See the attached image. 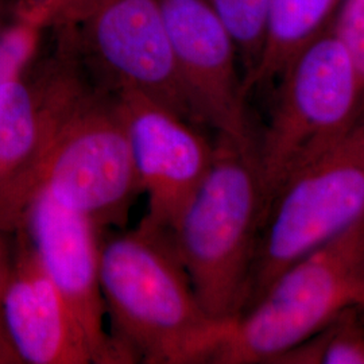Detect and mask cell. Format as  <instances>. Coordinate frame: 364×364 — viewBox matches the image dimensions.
<instances>
[{
	"label": "cell",
	"instance_id": "11",
	"mask_svg": "<svg viewBox=\"0 0 364 364\" xmlns=\"http://www.w3.org/2000/svg\"><path fill=\"white\" fill-rule=\"evenodd\" d=\"M23 228L45 273L77 321L93 363H124L105 326L100 228L46 195L36 198Z\"/></svg>",
	"mask_w": 364,
	"mask_h": 364
},
{
	"label": "cell",
	"instance_id": "9",
	"mask_svg": "<svg viewBox=\"0 0 364 364\" xmlns=\"http://www.w3.org/2000/svg\"><path fill=\"white\" fill-rule=\"evenodd\" d=\"M114 95L138 186L147 197L139 225L169 232L210 169L216 142H209L197 124L141 92L122 90Z\"/></svg>",
	"mask_w": 364,
	"mask_h": 364
},
{
	"label": "cell",
	"instance_id": "12",
	"mask_svg": "<svg viewBox=\"0 0 364 364\" xmlns=\"http://www.w3.org/2000/svg\"><path fill=\"white\" fill-rule=\"evenodd\" d=\"M16 234L0 275V312L22 363H93L77 321L45 273L26 230Z\"/></svg>",
	"mask_w": 364,
	"mask_h": 364
},
{
	"label": "cell",
	"instance_id": "14",
	"mask_svg": "<svg viewBox=\"0 0 364 364\" xmlns=\"http://www.w3.org/2000/svg\"><path fill=\"white\" fill-rule=\"evenodd\" d=\"M277 363L364 364V324L356 308L341 313L317 333L282 355Z\"/></svg>",
	"mask_w": 364,
	"mask_h": 364
},
{
	"label": "cell",
	"instance_id": "4",
	"mask_svg": "<svg viewBox=\"0 0 364 364\" xmlns=\"http://www.w3.org/2000/svg\"><path fill=\"white\" fill-rule=\"evenodd\" d=\"M277 82L267 127L255 142L264 213L287 182L336 144L364 108L359 73L331 27Z\"/></svg>",
	"mask_w": 364,
	"mask_h": 364
},
{
	"label": "cell",
	"instance_id": "8",
	"mask_svg": "<svg viewBox=\"0 0 364 364\" xmlns=\"http://www.w3.org/2000/svg\"><path fill=\"white\" fill-rule=\"evenodd\" d=\"M73 30L80 57L103 88L141 92L197 124L161 0H95Z\"/></svg>",
	"mask_w": 364,
	"mask_h": 364
},
{
	"label": "cell",
	"instance_id": "16",
	"mask_svg": "<svg viewBox=\"0 0 364 364\" xmlns=\"http://www.w3.org/2000/svg\"><path fill=\"white\" fill-rule=\"evenodd\" d=\"M95 0H26L19 7V16L38 26L76 27L84 21Z\"/></svg>",
	"mask_w": 364,
	"mask_h": 364
},
{
	"label": "cell",
	"instance_id": "17",
	"mask_svg": "<svg viewBox=\"0 0 364 364\" xmlns=\"http://www.w3.org/2000/svg\"><path fill=\"white\" fill-rule=\"evenodd\" d=\"M331 28L350 53L364 90V0H341Z\"/></svg>",
	"mask_w": 364,
	"mask_h": 364
},
{
	"label": "cell",
	"instance_id": "7",
	"mask_svg": "<svg viewBox=\"0 0 364 364\" xmlns=\"http://www.w3.org/2000/svg\"><path fill=\"white\" fill-rule=\"evenodd\" d=\"M33 197H52L100 230L126 220L141 192L115 95L96 87L66 117L39 156Z\"/></svg>",
	"mask_w": 364,
	"mask_h": 364
},
{
	"label": "cell",
	"instance_id": "10",
	"mask_svg": "<svg viewBox=\"0 0 364 364\" xmlns=\"http://www.w3.org/2000/svg\"><path fill=\"white\" fill-rule=\"evenodd\" d=\"M171 50L197 124L218 139L255 144L234 39L203 0H161Z\"/></svg>",
	"mask_w": 364,
	"mask_h": 364
},
{
	"label": "cell",
	"instance_id": "3",
	"mask_svg": "<svg viewBox=\"0 0 364 364\" xmlns=\"http://www.w3.org/2000/svg\"><path fill=\"white\" fill-rule=\"evenodd\" d=\"M351 308H364V218L278 274L228 323L209 363H277Z\"/></svg>",
	"mask_w": 364,
	"mask_h": 364
},
{
	"label": "cell",
	"instance_id": "5",
	"mask_svg": "<svg viewBox=\"0 0 364 364\" xmlns=\"http://www.w3.org/2000/svg\"><path fill=\"white\" fill-rule=\"evenodd\" d=\"M363 218L364 108L350 130L270 203L245 311L289 264Z\"/></svg>",
	"mask_w": 364,
	"mask_h": 364
},
{
	"label": "cell",
	"instance_id": "2",
	"mask_svg": "<svg viewBox=\"0 0 364 364\" xmlns=\"http://www.w3.org/2000/svg\"><path fill=\"white\" fill-rule=\"evenodd\" d=\"M263 218L255 144L218 139L210 169L169 230L197 299L218 321L247 306Z\"/></svg>",
	"mask_w": 364,
	"mask_h": 364
},
{
	"label": "cell",
	"instance_id": "6",
	"mask_svg": "<svg viewBox=\"0 0 364 364\" xmlns=\"http://www.w3.org/2000/svg\"><path fill=\"white\" fill-rule=\"evenodd\" d=\"M52 55L0 84V236L25 227L39 156L61 123L99 87L72 28H57Z\"/></svg>",
	"mask_w": 364,
	"mask_h": 364
},
{
	"label": "cell",
	"instance_id": "13",
	"mask_svg": "<svg viewBox=\"0 0 364 364\" xmlns=\"http://www.w3.org/2000/svg\"><path fill=\"white\" fill-rule=\"evenodd\" d=\"M341 0H269L259 61L246 92L277 82L287 66L328 30Z\"/></svg>",
	"mask_w": 364,
	"mask_h": 364
},
{
	"label": "cell",
	"instance_id": "15",
	"mask_svg": "<svg viewBox=\"0 0 364 364\" xmlns=\"http://www.w3.org/2000/svg\"><path fill=\"white\" fill-rule=\"evenodd\" d=\"M234 39L245 91L259 61L269 0H203ZM247 93V92H246Z\"/></svg>",
	"mask_w": 364,
	"mask_h": 364
},
{
	"label": "cell",
	"instance_id": "19",
	"mask_svg": "<svg viewBox=\"0 0 364 364\" xmlns=\"http://www.w3.org/2000/svg\"><path fill=\"white\" fill-rule=\"evenodd\" d=\"M13 11V0H0V39L11 26L10 18Z\"/></svg>",
	"mask_w": 364,
	"mask_h": 364
},
{
	"label": "cell",
	"instance_id": "18",
	"mask_svg": "<svg viewBox=\"0 0 364 364\" xmlns=\"http://www.w3.org/2000/svg\"><path fill=\"white\" fill-rule=\"evenodd\" d=\"M21 359L14 350L11 340L7 335L6 326L0 312V364H21Z\"/></svg>",
	"mask_w": 364,
	"mask_h": 364
},
{
	"label": "cell",
	"instance_id": "1",
	"mask_svg": "<svg viewBox=\"0 0 364 364\" xmlns=\"http://www.w3.org/2000/svg\"><path fill=\"white\" fill-rule=\"evenodd\" d=\"M100 282L124 363H209L228 323L200 304L169 232L138 225L102 242Z\"/></svg>",
	"mask_w": 364,
	"mask_h": 364
}]
</instances>
